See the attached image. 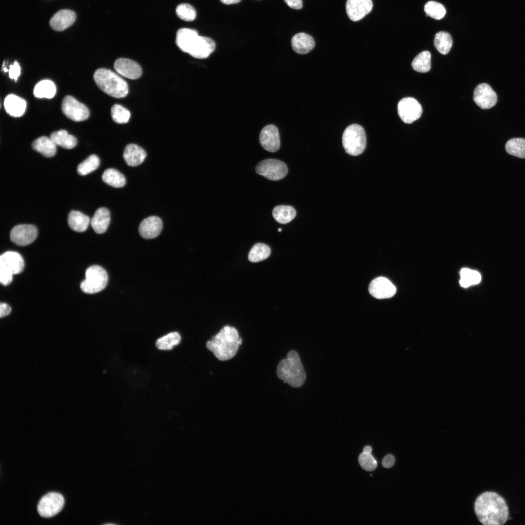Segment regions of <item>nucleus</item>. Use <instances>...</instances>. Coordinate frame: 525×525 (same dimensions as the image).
<instances>
[{
  "instance_id": "1",
  "label": "nucleus",
  "mask_w": 525,
  "mask_h": 525,
  "mask_svg": "<svg viewBox=\"0 0 525 525\" xmlns=\"http://www.w3.org/2000/svg\"><path fill=\"white\" fill-rule=\"evenodd\" d=\"M474 511L479 521L484 525H504L509 515L504 499L493 491L485 492L477 498Z\"/></svg>"
},
{
  "instance_id": "2",
  "label": "nucleus",
  "mask_w": 525,
  "mask_h": 525,
  "mask_svg": "<svg viewBox=\"0 0 525 525\" xmlns=\"http://www.w3.org/2000/svg\"><path fill=\"white\" fill-rule=\"evenodd\" d=\"M241 344L242 339L237 330L234 327L225 326L211 340L206 342V346L217 359L224 361L234 357Z\"/></svg>"
},
{
  "instance_id": "3",
  "label": "nucleus",
  "mask_w": 525,
  "mask_h": 525,
  "mask_svg": "<svg viewBox=\"0 0 525 525\" xmlns=\"http://www.w3.org/2000/svg\"><path fill=\"white\" fill-rule=\"evenodd\" d=\"M277 375L284 383L293 387L298 388L303 385L306 375L296 351L290 350L287 357L280 361L277 367Z\"/></svg>"
},
{
  "instance_id": "4",
  "label": "nucleus",
  "mask_w": 525,
  "mask_h": 525,
  "mask_svg": "<svg viewBox=\"0 0 525 525\" xmlns=\"http://www.w3.org/2000/svg\"><path fill=\"white\" fill-rule=\"evenodd\" d=\"M98 87L108 95L116 98L125 97L128 92L127 83L120 76L106 69L97 70L93 75Z\"/></svg>"
},
{
  "instance_id": "5",
  "label": "nucleus",
  "mask_w": 525,
  "mask_h": 525,
  "mask_svg": "<svg viewBox=\"0 0 525 525\" xmlns=\"http://www.w3.org/2000/svg\"><path fill=\"white\" fill-rule=\"evenodd\" d=\"M366 136L363 128L357 124L348 126L342 135V144L346 152L351 156L361 154L366 146Z\"/></svg>"
},
{
  "instance_id": "6",
  "label": "nucleus",
  "mask_w": 525,
  "mask_h": 525,
  "mask_svg": "<svg viewBox=\"0 0 525 525\" xmlns=\"http://www.w3.org/2000/svg\"><path fill=\"white\" fill-rule=\"evenodd\" d=\"M85 276V279L80 284V288L86 294L98 293L105 289L107 284V274L99 265L89 267L86 271Z\"/></svg>"
},
{
  "instance_id": "7",
  "label": "nucleus",
  "mask_w": 525,
  "mask_h": 525,
  "mask_svg": "<svg viewBox=\"0 0 525 525\" xmlns=\"http://www.w3.org/2000/svg\"><path fill=\"white\" fill-rule=\"evenodd\" d=\"M255 170L257 174L274 181L282 179L288 173L287 167L284 162L272 158L260 162Z\"/></svg>"
},
{
  "instance_id": "8",
  "label": "nucleus",
  "mask_w": 525,
  "mask_h": 525,
  "mask_svg": "<svg viewBox=\"0 0 525 525\" xmlns=\"http://www.w3.org/2000/svg\"><path fill=\"white\" fill-rule=\"evenodd\" d=\"M64 503V498L60 493L49 492L40 500L37 507L38 513L44 518L52 517L62 509Z\"/></svg>"
},
{
  "instance_id": "9",
  "label": "nucleus",
  "mask_w": 525,
  "mask_h": 525,
  "mask_svg": "<svg viewBox=\"0 0 525 525\" xmlns=\"http://www.w3.org/2000/svg\"><path fill=\"white\" fill-rule=\"evenodd\" d=\"M61 108L64 115L73 121H83L89 117L88 108L70 95H67L64 98Z\"/></svg>"
},
{
  "instance_id": "10",
  "label": "nucleus",
  "mask_w": 525,
  "mask_h": 525,
  "mask_svg": "<svg viewBox=\"0 0 525 525\" xmlns=\"http://www.w3.org/2000/svg\"><path fill=\"white\" fill-rule=\"evenodd\" d=\"M398 112L404 122L411 123L420 117L422 109L420 104L415 99L405 97L398 103Z\"/></svg>"
},
{
  "instance_id": "11",
  "label": "nucleus",
  "mask_w": 525,
  "mask_h": 525,
  "mask_svg": "<svg viewBox=\"0 0 525 525\" xmlns=\"http://www.w3.org/2000/svg\"><path fill=\"white\" fill-rule=\"evenodd\" d=\"M37 235V229L35 226L30 224H21L12 228L10 237L14 244L24 246L32 243Z\"/></svg>"
},
{
  "instance_id": "12",
  "label": "nucleus",
  "mask_w": 525,
  "mask_h": 525,
  "mask_svg": "<svg viewBox=\"0 0 525 525\" xmlns=\"http://www.w3.org/2000/svg\"><path fill=\"white\" fill-rule=\"evenodd\" d=\"M473 99L478 106L486 109L495 105L497 101V96L489 85L482 83L475 88Z\"/></svg>"
},
{
  "instance_id": "13",
  "label": "nucleus",
  "mask_w": 525,
  "mask_h": 525,
  "mask_svg": "<svg viewBox=\"0 0 525 525\" xmlns=\"http://www.w3.org/2000/svg\"><path fill=\"white\" fill-rule=\"evenodd\" d=\"M368 291L373 297L384 299L392 297L396 292V288L389 280L380 277L371 281Z\"/></svg>"
},
{
  "instance_id": "14",
  "label": "nucleus",
  "mask_w": 525,
  "mask_h": 525,
  "mask_svg": "<svg viewBox=\"0 0 525 525\" xmlns=\"http://www.w3.org/2000/svg\"><path fill=\"white\" fill-rule=\"evenodd\" d=\"M24 267V260L18 253L9 251L1 255L0 269L15 275L20 273L23 270Z\"/></svg>"
},
{
  "instance_id": "15",
  "label": "nucleus",
  "mask_w": 525,
  "mask_h": 525,
  "mask_svg": "<svg viewBox=\"0 0 525 525\" xmlns=\"http://www.w3.org/2000/svg\"><path fill=\"white\" fill-rule=\"evenodd\" d=\"M259 140L263 149L270 152L277 151L280 146V139L277 128L273 124L265 126L261 130Z\"/></svg>"
},
{
  "instance_id": "16",
  "label": "nucleus",
  "mask_w": 525,
  "mask_h": 525,
  "mask_svg": "<svg viewBox=\"0 0 525 525\" xmlns=\"http://www.w3.org/2000/svg\"><path fill=\"white\" fill-rule=\"evenodd\" d=\"M372 7L371 0H347L346 5L347 14L353 21L362 19L371 11Z\"/></svg>"
},
{
  "instance_id": "17",
  "label": "nucleus",
  "mask_w": 525,
  "mask_h": 525,
  "mask_svg": "<svg viewBox=\"0 0 525 525\" xmlns=\"http://www.w3.org/2000/svg\"><path fill=\"white\" fill-rule=\"evenodd\" d=\"M115 70L122 76L130 79H137L142 74L140 66L135 61L124 58L117 59L114 64Z\"/></svg>"
},
{
  "instance_id": "18",
  "label": "nucleus",
  "mask_w": 525,
  "mask_h": 525,
  "mask_svg": "<svg viewBox=\"0 0 525 525\" xmlns=\"http://www.w3.org/2000/svg\"><path fill=\"white\" fill-rule=\"evenodd\" d=\"M162 229L161 219L158 217L151 216L142 221L139 227V232L143 238L150 239L157 237Z\"/></svg>"
},
{
  "instance_id": "19",
  "label": "nucleus",
  "mask_w": 525,
  "mask_h": 525,
  "mask_svg": "<svg viewBox=\"0 0 525 525\" xmlns=\"http://www.w3.org/2000/svg\"><path fill=\"white\" fill-rule=\"evenodd\" d=\"M215 48V42L211 38L199 35L189 54L195 58H206L214 52Z\"/></svg>"
},
{
  "instance_id": "20",
  "label": "nucleus",
  "mask_w": 525,
  "mask_h": 525,
  "mask_svg": "<svg viewBox=\"0 0 525 525\" xmlns=\"http://www.w3.org/2000/svg\"><path fill=\"white\" fill-rule=\"evenodd\" d=\"M198 36V32L195 29L180 28L176 34L175 43L181 51L189 53Z\"/></svg>"
},
{
  "instance_id": "21",
  "label": "nucleus",
  "mask_w": 525,
  "mask_h": 525,
  "mask_svg": "<svg viewBox=\"0 0 525 525\" xmlns=\"http://www.w3.org/2000/svg\"><path fill=\"white\" fill-rule=\"evenodd\" d=\"M76 18L74 12L68 9L58 11L51 19V27L57 31H62L71 25Z\"/></svg>"
},
{
  "instance_id": "22",
  "label": "nucleus",
  "mask_w": 525,
  "mask_h": 525,
  "mask_svg": "<svg viewBox=\"0 0 525 525\" xmlns=\"http://www.w3.org/2000/svg\"><path fill=\"white\" fill-rule=\"evenodd\" d=\"M146 157L144 150L139 145L130 143L127 144L123 151V157L126 164L130 166H136L143 162Z\"/></svg>"
},
{
  "instance_id": "23",
  "label": "nucleus",
  "mask_w": 525,
  "mask_h": 525,
  "mask_svg": "<svg viewBox=\"0 0 525 525\" xmlns=\"http://www.w3.org/2000/svg\"><path fill=\"white\" fill-rule=\"evenodd\" d=\"M25 100L16 95H7L4 101V106L6 112L10 116L18 117L22 116L26 108Z\"/></svg>"
},
{
  "instance_id": "24",
  "label": "nucleus",
  "mask_w": 525,
  "mask_h": 525,
  "mask_svg": "<svg viewBox=\"0 0 525 525\" xmlns=\"http://www.w3.org/2000/svg\"><path fill=\"white\" fill-rule=\"evenodd\" d=\"M314 38L310 35L300 33L296 34L291 39L293 50L298 54H304L310 52L315 47Z\"/></svg>"
},
{
  "instance_id": "25",
  "label": "nucleus",
  "mask_w": 525,
  "mask_h": 525,
  "mask_svg": "<svg viewBox=\"0 0 525 525\" xmlns=\"http://www.w3.org/2000/svg\"><path fill=\"white\" fill-rule=\"evenodd\" d=\"M110 221V213L105 208H100L95 212L90 220V225L93 229L98 234L106 231Z\"/></svg>"
},
{
  "instance_id": "26",
  "label": "nucleus",
  "mask_w": 525,
  "mask_h": 525,
  "mask_svg": "<svg viewBox=\"0 0 525 525\" xmlns=\"http://www.w3.org/2000/svg\"><path fill=\"white\" fill-rule=\"evenodd\" d=\"M68 222L72 230L82 232L87 230L90 223V220L88 216L83 213L79 211L72 210L69 214Z\"/></svg>"
},
{
  "instance_id": "27",
  "label": "nucleus",
  "mask_w": 525,
  "mask_h": 525,
  "mask_svg": "<svg viewBox=\"0 0 525 525\" xmlns=\"http://www.w3.org/2000/svg\"><path fill=\"white\" fill-rule=\"evenodd\" d=\"M56 145L50 138L42 136L35 140L32 143L33 148L44 157H53L56 152Z\"/></svg>"
},
{
  "instance_id": "28",
  "label": "nucleus",
  "mask_w": 525,
  "mask_h": 525,
  "mask_svg": "<svg viewBox=\"0 0 525 525\" xmlns=\"http://www.w3.org/2000/svg\"><path fill=\"white\" fill-rule=\"evenodd\" d=\"M50 138L56 145L65 149H72L77 144V139L73 135L69 134L65 130L52 132Z\"/></svg>"
},
{
  "instance_id": "29",
  "label": "nucleus",
  "mask_w": 525,
  "mask_h": 525,
  "mask_svg": "<svg viewBox=\"0 0 525 525\" xmlns=\"http://www.w3.org/2000/svg\"><path fill=\"white\" fill-rule=\"evenodd\" d=\"M272 215L278 223L287 224L295 217L296 211L294 208L290 206L280 205L274 208Z\"/></svg>"
},
{
  "instance_id": "30",
  "label": "nucleus",
  "mask_w": 525,
  "mask_h": 525,
  "mask_svg": "<svg viewBox=\"0 0 525 525\" xmlns=\"http://www.w3.org/2000/svg\"><path fill=\"white\" fill-rule=\"evenodd\" d=\"M56 87L54 83L50 80H43L39 82L35 87L34 94L38 98L51 99L56 93Z\"/></svg>"
},
{
  "instance_id": "31",
  "label": "nucleus",
  "mask_w": 525,
  "mask_h": 525,
  "mask_svg": "<svg viewBox=\"0 0 525 525\" xmlns=\"http://www.w3.org/2000/svg\"><path fill=\"white\" fill-rule=\"evenodd\" d=\"M103 181L115 188H121L125 184L124 176L119 171L113 168L105 170L102 175Z\"/></svg>"
},
{
  "instance_id": "32",
  "label": "nucleus",
  "mask_w": 525,
  "mask_h": 525,
  "mask_svg": "<svg viewBox=\"0 0 525 525\" xmlns=\"http://www.w3.org/2000/svg\"><path fill=\"white\" fill-rule=\"evenodd\" d=\"M453 44L451 35L447 32L440 31L434 37V45L435 48L441 54L445 55L450 51Z\"/></svg>"
},
{
  "instance_id": "33",
  "label": "nucleus",
  "mask_w": 525,
  "mask_h": 525,
  "mask_svg": "<svg viewBox=\"0 0 525 525\" xmlns=\"http://www.w3.org/2000/svg\"><path fill=\"white\" fill-rule=\"evenodd\" d=\"M507 153L517 158H525V139L513 138L508 140L505 145Z\"/></svg>"
},
{
  "instance_id": "34",
  "label": "nucleus",
  "mask_w": 525,
  "mask_h": 525,
  "mask_svg": "<svg viewBox=\"0 0 525 525\" xmlns=\"http://www.w3.org/2000/svg\"><path fill=\"white\" fill-rule=\"evenodd\" d=\"M459 284L464 288L478 284L481 280L480 274L477 271L463 268L460 271Z\"/></svg>"
},
{
  "instance_id": "35",
  "label": "nucleus",
  "mask_w": 525,
  "mask_h": 525,
  "mask_svg": "<svg viewBox=\"0 0 525 525\" xmlns=\"http://www.w3.org/2000/svg\"><path fill=\"white\" fill-rule=\"evenodd\" d=\"M431 55L428 51H424L418 54L412 62V67L416 71L426 72L431 69Z\"/></svg>"
},
{
  "instance_id": "36",
  "label": "nucleus",
  "mask_w": 525,
  "mask_h": 525,
  "mask_svg": "<svg viewBox=\"0 0 525 525\" xmlns=\"http://www.w3.org/2000/svg\"><path fill=\"white\" fill-rule=\"evenodd\" d=\"M270 253L271 250L267 245L262 243H257L250 249L248 258L251 262H258L266 259L270 256Z\"/></svg>"
},
{
  "instance_id": "37",
  "label": "nucleus",
  "mask_w": 525,
  "mask_h": 525,
  "mask_svg": "<svg viewBox=\"0 0 525 525\" xmlns=\"http://www.w3.org/2000/svg\"><path fill=\"white\" fill-rule=\"evenodd\" d=\"M181 336L177 332H170L159 338L156 342L158 349L161 350H170L177 345L180 342Z\"/></svg>"
},
{
  "instance_id": "38",
  "label": "nucleus",
  "mask_w": 525,
  "mask_h": 525,
  "mask_svg": "<svg viewBox=\"0 0 525 525\" xmlns=\"http://www.w3.org/2000/svg\"><path fill=\"white\" fill-rule=\"evenodd\" d=\"M100 165L98 156L91 155L88 156L77 166V173L81 175H87L96 170Z\"/></svg>"
},
{
  "instance_id": "39",
  "label": "nucleus",
  "mask_w": 525,
  "mask_h": 525,
  "mask_svg": "<svg viewBox=\"0 0 525 525\" xmlns=\"http://www.w3.org/2000/svg\"><path fill=\"white\" fill-rule=\"evenodd\" d=\"M424 10L427 16L437 20L442 18L446 14L444 6L433 0L429 1L425 4Z\"/></svg>"
},
{
  "instance_id": "40",
  "label": "nucleus",
  "mask_w": 525,
  "mask_h": 525,
  "mask_svg": "<svg viewBox=\"0 0 525 525\" xmlns=\"http://www.w3.org/2000/svg\"><path fill=\"white\" fill-rule=\"evenodd\" d=\"M177 16L186 21H193L196 18V13L194 8L188 3H181L175 9Z\"/></svg>"
},
{
  "instance_id": "41",
  "label": "nucleus",
  "mask_w": 525,
  "mask_h": 525,
  "mask_svg": "<svg viewBox=\"0 0 525 525\" xmlns=\"http://www.w3.org/2000/svg\"><path fill=\"white\" fill-rule=\"evenodd\" d=\"M111 115L113 120L120 124L127 123L130 117L129 111L118 104L114 105L111 107Z\"/></svg>"
},
{
  "instance_id": "42",
  "label": "nucleus",
  "mask_w": 525,
  "mask_h": 525,
  "mask_svg": "<svg viewBox=\"0 0 525 525\" xmlns=\"http://www.w3.org/2000/svg\"><path fill=\"white\" fill-rule=\"evenodd\" d=\"M358 460L361 467L367 471H373L377 466L376 460L371 454L363 452L360 455Z\"/></svg>"
},
{
  "instance_id": "43",
  "label": "nucleus",
  "mask_w": 525,
  "mask_h": 525,
  "mask_svg": "<svg viewBox=\"0 0 525 525\" xmlns=\"http://www.w3.org/2000/svg\"><path fill=\"white\" fill-rule=\"evenodd\" d=\"M8 72L10 78L16 81L20 74V67L17 61L9 66Z\"/></svg>"
},
{
  "instance_id": "44",
  "label": "nucleus",
  "mask_w": 525,
  "mask_h": 525,
  "mask_svg": "<svg viewBox=\"0 0 525 525\" xmlns=\"http://www.w3.org/2000/svg\"><path fill=\"white\" fill-rule=\"evenodd\" d=\"M395 463L394 457L391 455H386L382 460V465L385 468L392 467Z\"/></svg>"
},
{
  "instance_id": "45",
  "label": "nucleus",
  "mask_w": 525,
  "mask_h": 525,
  "mask_svg": "<svg viewBox=\"0 0 525 525\" xmlns=\"http://www.w3.org/2000/svg\"><path fill=\"white\" fill-rule=\"evenodd\" d=\"M284 1L291 8L298 10L302 7V0H284Z\"/></svg>"
},
{
  "instance_id": "46",
  "label": "nucleus",
  "mask_w": 525,
  "mask_h": 525,
  "mask_svg": "<svg viewBox=\"0 0 525 525\" xmlns=\"http://www.w3.org/2000/svg\"><path fill=\"white\" fill-rule=\"evenodd\" d=\"M11 312V307L5 303H1L0 304V316L4 317L9 315Z\"/></svg>"
},
{
  "instance_id": "47",
  "label": "nucleus",
  "mask_w": 525,
  "mask_h": 525,
  "mask_svg": "<svg viewBox=\"0 0 525 525\" xmlns=\"http://www.w3.org/2000/svg\"><path fill=\"white\" fill-rule=\"evenodd\" d=\"M221 2L225 4H231L239 3L241 0H220Z\"/></svg>"
},
{
  "instance_id": "48",
  "label": "nucleus",
  "mask_w": 525,
  "mask_h": 525,
  "mask_svg": "<svg viewBox=\"0 0 525 525\" xmlns=\"http://www.w3.org/2000/svg\"><path fill=\"white\" fill-rule=\"evenodd\" d=\"M371 451L372 449L369 446H365L363 449V452L365 453L371 454Z\"/></svg>"
},
{
  "instance_id": "49",
  "label": "nucleus",
  "mask_w": 525,
  "mask_h": 525,
  "mask_svg": "<svg viewBox=\"0 0 525 525\" xmlns=\"http://www.w3.org/2000/svg\"><path fill=\"white\" fill-rule=\"evenodd\" d=\"M3 70L4 71V72H5L8 71V70L6 67L3 68Z\"/></svg>"
},
{
  "instance_id": "50",
  "label": "nucleus",
  "mask_w": 525,
  "mask_h": 525,
  "mask_svg": "<svg viewBox=\"0 0 525 525\" xmlns=\"http://www.w3.org/2000/svg\"><path fill=\"white\" fill-rule=\"evenodd\" d=\"M278 231H281V228H279V230H278Z\"/></svg>"
}]
</instances>
